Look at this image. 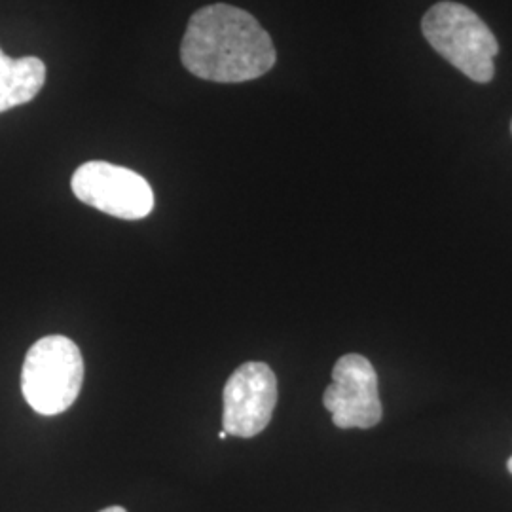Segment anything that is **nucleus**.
Returning a JSON list of instances; mask_svg holds the SVG:
<instances>
[{
	"label": "nucleus",
	"mask_w": 512,
	"mask_h": 512,
	"mask_svg": "<svg viewBox=\"0 0 512 512\" xmlns=\"http://www.w3.org/2000/svg\"><path fill=\"white\" fill-rule=\"evenodd\" d=\"M272 37L249 12L211 4L188 21L181 59L188 73L219 84L256 80L275 65Z\"/></svg>",
	"instance_id": "1"
},
{
	"label": "nucleus",
	"mask_w": 512,
	"mask_h": 512,
	"mask_svg": "<svg viewBox=\"0 0 512 512\" xmlns=\"http://www.w3.org/2000/svg\"><path fill=\"white\" fill-rule=\"evenodd\" d=\"M427 42L458 71L478 84L494 78V57L499 44L490 27L475 12L458 2L435 4L421 21Z\"/></svg>",
	"instance_id": "2"
},
{
	"label": "nucleus",
	"mask_w": 512,
	"mask_h": 512,
	"mask_svg": "<svg viewBox=\"0 0 512 512\" xmlns=\"http://www.w3.org/2000/svg\"><path fill=\"white\" fill-rule=\"evenodd\" d=\"M84 384V359L67 336H44L27 351L21 391L42 416H57L73 406Z\"/></svg>",
	"instance_id": "3"
},
{
	"label": "nucleus",
	"mask_w": 512,
	"mask_h": 512,
	"mask_svg": "<svg viewBox=\"0 0 512 512\" xmlns=\"http://www.w3.org/2000/svg\"><path fill=\"white\" fill-rule=\"evenodd\" d=\"M71 186L80 202L116 219H145L154 209L147 179L122 165L86 162L74 171Z\"/></svg>",
	"instance_id": "4"
},
{
	"label": "nucleus",
	"mask_w": 512,
	"mask_h": 512,
	"mask_svg": "<svg viewBox=\"0 0 512 512\" xmlns=\"http://www.w3.org/2000/svg\"><path fill=\"white\" fill-rule=\"evenodd\" d=\"M323 404L340 429H370L384 418L378 391V374L372 363L348 353L332 368V384L325 389Z\"/></svg>",
	"instance_id": "5"
},
{
	"label": "nucleus",
	"mask_w": 512,
	"mask_h": 512,
	"mask_svg": "<svg viewBox=\"0 0 512 512\" xmlns=\"http://www.w3.org/2000/svg\"><path fill=\"white\" fill-rule=\"evenodd\" d=\"M222 427L230 437L260 435L274 416L277 378L266 363H245L228 378L222 393Z\"/></svg>",
	"instance_id": "6"
},
{
	"label": "nucleus",
	"mask_w": 512,
	"mask_h": 512,
	"mask_svg": "<svg viewBox=\"0 0 512 512\" xmlns=\"http://www.w3.org/2000/svg\"><path fill=\"white\" fill-rule=\"evenodd\" d=\"M46 84V65L38 57H10L0 48V112L25 105Z\"/></svg>",
	"instance_id": "7"
},
{
	"label": "nucleus",
	"mask_w": 512,
	"mask_h": 512,
	"mask_svg": "<svg viewBox=\"0 0 512 512\" xmlns=\"http://www.w3.org/2000/svg\"><path fill=\"white\" fill-rule=\"evenodd\" d=\"M99 512H128L124 507H118V505H114V507H109V509H103V511Z\"/></svg>",
	"instance_id": "8"
},
{
	"label": "nucleus",
	"mask_w": 512,
	"mask_h": 512,
	"mask_svg": "<svg viewBox=\"0 0 512 512\" xmlns=\"http://www.w3.org/2000/svg\"><path fill=\"white\" fill-rule=\"evenodd\" d=\"M226 437H228V433L222 429V431L219 433V439H226Z\"/></svg>",
	"instance_id": "9"
},
{
	"label": "nucleus",
	"mask_w": 512,
	"mask_h": 512,
	"mask_svg": "<svg viewBox=\"0 0 512 512\" xmlns=\"http://www.w3.org/2000/svg\"><path fill=\"white\" fill-rule=\"evenodd\" d=\"M507 467H509V473L512 475V458L509 459V463H507Z\"/></svg>",
	"instance_id": "10"
},
{
	"label": "nucleus",
	"mask_w": 512,
	"mask_h": 512,
	"mask_svg": "<svg viewBox=\"0 0 512 512\" xmlns=\"http://www.w3.org/2000/svg\"><path fill=\"white\" fill-rule=\"evenodd\" d=\"M511 129H512V124H511Z\"/></svg>",
	"instance_id": "11"
}]
</instances>
